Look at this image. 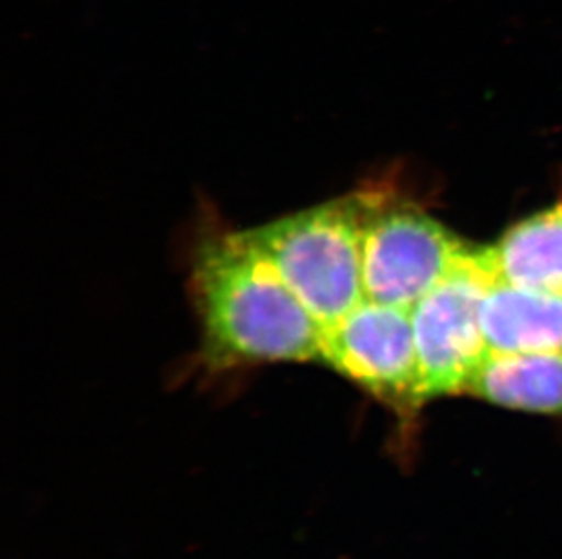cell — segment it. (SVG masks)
Listing matches in <instances>:
<instances>
[{"instance_id":"cell-7","label":"cell","mask_w":562,"mask_h":559,"mask_svg":"<svg viewBox=\"0 0 562 559\" xmlns=\"http://www.w3.org/2000/svg\"><path fill=\"white\" fill-rule=\"evenodd\" d=\"M481 322L492 353L562 354V295L492 285Z\"/></svg>"},{"instance_id":"cell-2","label":"cell","mask_w":562,"mask_h":559,"mask_svg":"<svg viewBox=\"0 0 562 559\" xmlns=\"http://www.w3.org/2000/svg\"><path fill=\"white\" fill-rule=\"evenodd\" d=\"M368 201L370 195H348L248 231L323 333L364 300L361 238Z\"/></svg>"},{"instance_id":"cell-3","label":"cell","mask_w":562,"mask_h":559,"mask_svg":"<svg viewBox=\"0 0 562 559\" xmlns=\"http://www.w3.org/2000/svg\"><path fill=\"white\" fill-rule=\"evenodd\" d=\"M495 284L486 248H468L450 273L409 311L426 403L468 395L473 376L492 353L481 311Z\"/></svg>"},{"instance_id":"cell-1","label":"cell","mask_w":562,"mask_h":559,"mask_svg":"<svg viewBox=\"0 0 562 559\" xmlns=\"http://www.w3.org/2000/svg\"><path fill=\"white\" fill-rule=\"evenodd\" d=\"M191 295L207 369L321 362L323 328L248 231L213 238L196 251Z\"/></svg>"},{"instance_id":"cell-4","label":"cell","mask_w":562,"mask_h":559,"mask_svg":"<svg viewBox=\"0 0 562 559\" xmlns=\"http://www.w3.org/2000/svg\"><path fill=\"white\" fill-rule=\"evenodd\" d=\"M321 364L381 401L404 427L414 425L426 406L414 322L406 309L362 300L324 329Z\"/></svg>"},{"instance_id":"cell-5","label":"cell","mask_w":562,"mask_h":559,"mask_svg":"<svg viewBox=\"0 0 562 559\" xmlns=\"http://www.w3.org/2000/svg\"><path fill=\"white\" fill-rule=\"evenodd\" d=\"M470 248L436 218L370 195L362 224L364 300L412 311Z\"/></svg>"},{"instance_id":"cell-8","label":"cell","mask_w":562,"mask_h":559,"mask_svg":"<svg viewBox=\"0 0 562 559\" xmlns=\"http://www.w3.org/2000/svg\"><path fill=\"white\" fill-rule=\"evenodd\" d=\"M468 395L512 411L562 414V354L490 353Z\"/></svg>"},{"instance_id":"cell-6","label":"cell","mask_w":562,"mask_h":559,"mask_svg":"<svg viewBox=\"0 0 562 559\" xmlns=\"http://www.w3.org/2000/svg\"><path fill=\"white\" fill-rule=\"evenodd\" d=\"M486 256L497 284L562 295V202L509 227Z\"/></svg>"}]
</instances>
